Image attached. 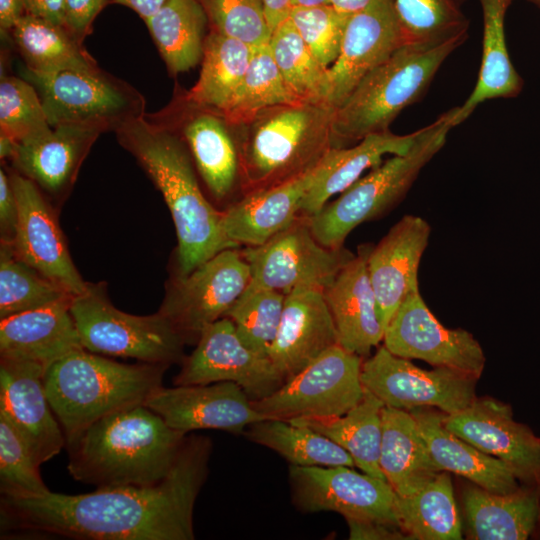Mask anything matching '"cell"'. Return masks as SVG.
I'll return each instance as SVG.
<instances>
[{
	"mask_svg": "<svg viewBox=\"0 0 540 540\" xmlns=\"http://www.w3.org/2000/svg\"><path fill=\"white\" fill-rule=\"evenodd\" d=\"M209 438L186 437L166 478L150 486L69 495H1V529L89 540H193V511L206 480Z\"/></svg>",
	"mask_w": 540,
	"mask_h": 540,
	"instance_id": "6da1fadb",
	"label": "cell"
},
{
	"mask_svg": "<svg viewBox=\"0 0 540 540\" xmlns=\"http://www.w3.org/2000/svg\"><path fill=\"white\" fill-rule=\"evenodd\" d=\"M120 144L162 193L176 229L177 275H185L219 252L237 248L224 234L222 212L202 193L184 139L144 115L116 129Z\"/></svg>",
	"mask_w": 540,
	"mask_h": 540,
	"instance_id": "7a4b0ae2",
	"label": "cell"
},
{
	"mask_svg": "<svg viewBox=\"0 0 540 540\" xmlns=\"http://www.w3.org/2000/svg\"><path fill=\"white\" fill-rule=\"evenodd\" d=\"M187 434L145 404L105 416L67 445L74 480L96 489L150 486L173 469Z\"/></svg>",
	"mask_w": 540,
	"mask_h": 540,
	"instance_id": "3957f363",
	"label": "cell"
},
{
	"mask_svg": "<svg viewBox=\"0 0 540 540\" xmlns=\"http://www.w3.org/2000/svg\"><path fill=\"white\" fill-rule=\"evenodd\" d=\"M334 108L324 102L275 105L231 126L244 194L272 187L313 169L333 148Z\"/></svg>",
	"mask_w": 540,
	"mask_h": 540,
	"instance_id": "277c9868",
	"label": "cell"
},
{
	"mask_svg": "<svg viewBox=\"0 0 540 540\" xmlns=\"http://www.w3.org/2000/svg\"><path fill=\"white\" fill-rule=\"evenodd\" d=\"M168 367L147 362L124 364L85 349L49 365L44 386L66 446L99 419L145 404L162 386Z\"/></svg>",
	"mask_w": 540,
	"mask_h": 540,
	"instance_id": "5b68a950",
	"label": "cell"
},
{
	"mask_svg": "<svg viewBox=\"0 0 540 540\" xmlns=\"http://www.w3.org/2000/svg\"><path fill=\"white\" fill-rule=\"evenodd\" d=\"M467 32L407 43L369 72L334 110L333 148L352 146L368 135L389 131L402 110L418 100L445 59Z\"/></svg>",
	"mask_w": 540,
	"mask_h": 540,
	"instance_id": "8992f818",
	"label": "cell"
},
{
	"mask_svg": "<svg viewBox=\"0 0 540 540\" xmlns=\"http://www.w3.org/2000/svg\"><path fill=\"white\" fill-rule=\"evenodd\" d=\"M457 107L417 131L410 149L392 155L360 177L317 214L308 216L318 242L329 248L342 247L346 237L359 225L382 217L408 193L423 167L441 150L449 131L455 127Z\"/></svg>",
	"mask_w": 540,
	"mask_h": 540,
	"instance_id": "52a82bcc",
	"label": "cell"
},
{
	"mask_svg": "<svg viewBox=\"0 0 540 540\" xmlns=\"http://www.w3.org/2000/svg\"><path fill=\"white\" fill-rule=\"evenodd\" d=\"M70 310L89 352L167 366L185 358L186 340L166 317L159 311L148 316L121 311L102 283H88L72 298Z\"/></svg>",
	"mask_w": 540,
	"mask_h": 540,
	"instance_id": "ba28073f",
	"label": "cell"
},
{
	"mask_svg": "<svg viewBox=\"0 0 540 540\" xmlns=\"http://www.w3.org/2000/svg\"><path fill=\"white\" fill-rule=\"evenodd\" d=\"M22 75L35 87L51 127L80 125L116 131L144 115L142 95L97 66L50 72L25 67Z\"/></svg>",
	"mask_w": 540,
	"mask_h": 540,
	"instance_id": "9c48e42d",
	"label": "cell"
},
{
	"mask_svg": "<svg viewBox=\"0 0 540 540\" xmlns=\"http://www.w3.org/2000/svg\"><path fill=\"white\" fill-rule=\"evenodd\" d=\"M362 357L337 344L275 392L252 401L265 418H330L345 414L364 396Z\"/></svg>",
	"mask_w": 540,
	"mask_h": 540,
	"instance_id": "30bf717a",
	"label": "cell"
},
{
	"mask_svg": "<svg viewBox=\"0 0 540 540\" xmlns=\"http://www.w3.org/2000/svg\"><path fill=\"white\" fill-rule=\"evenodd\" d=\"M241 254L250 267L251 285L285 295L299 287L324 289L355 256L344 246L329 248L318 242L302 214L264 244L245 247Z\"/></svg>",
	"mask_w": 540,
	"mask_h": 540,
	"instance_id": "8fae6325",
	"label": "cell"
},
{
	"mask_svg": "<svg viewBox=\"0 0 540 540\" xmlns=\"http://www.w3.org/2000/svg\"><path fill=\"white\" fill-rule=\"evenodd\" d=\"M250 281V267L241 252L225 249L188 274H176L159 312L187 344H196L202 330L224 317Z\"/></svg>",
	"mask_w": 540,
	"mask_h": 540,
	"instance_id": "7c38bea8",
	"label": "cell"
},
{
	"mask_svg": "<svg viewBox=\"0 0 540 540\" xmlns=\"http://www.w3.org/2000/svg\"><path fill=\"white\" fill-rule=\"evenodd\" d=\"M479 378L449 367L425 370L392 354L384 345L362 363L364 388L387 407L410 411L432 407L446 414L466 408Z\"/></svg>",
	"mask_w": 540,
	"mask_h": 540,
	"instance_id": "4fadbf2b",
	"label": "cell"
},
{
	"mask_svg": "<svg viewBox=\"0 0 540 540\" xmlns=\"http://www.w3.org/2000/svg\"><path fill=\"white\" fill-rule=\"evenodd\" d=\"M348 466H289L292 502L304 513L331 511L346 519L399 525L396 493L385 480Z\"/></svg>",
	"mask_w": 540,
	"mask_h": 540,
	"instance_id": "5bb4252c",
	"label": "cell"
},
{
	"mask_svg": "<svg viewBox=\"0 0 540 540\" xmlns=\"http://www.w3.org/2000/svg\"><path fill=\"white\" fill-rule=\"evenodd\" d=\"M181 364L174 385L229 381L239 385L252 401L269 396L285 382L269 357L244 344L227 317L202 330L196 348Z\"/></svg>",
	"mask_w": 540,
	"mask_h": 540,
	"instance_id": "9a60e30c",
	"label": "cell"
},
{
	"mask_svg": "<svg viewBox=\"0 0 540 540\" xmlns=\"http://www.w3.org/2000/svg\"><path fill=\"white\" fill-rule=\"evenodd\" d=\"M383 345L394 355L423 360L434 367L460 370L479 378L486 358L474 336L462 328L443 326L419 290L398 307L385 328Z\"/></svg>",
	"mask_w": 540,
	"mask_h": 540,
	"instance_id": "2e32d148",
	"label": "cell"
},
{
	"mask_svg": "<svg viewBox=\"0 0 540 540\" xmlns=\"http://www.w3.org/2000/svg\"><path fill=\"white\" fill-rule=\"evenodd\" d=\"M18 203V224L11 243L17 256L73 296L88 286L75 267L56 213L40 188L17 171L9 173Z\"/></svg>",
	"mask_w": 540,
	"mask_h": 540,
	"instance_id": "e0dca14e",
	"label": "cell"
},
{
	"mask_svg": "<svg viewBox=\"0 0 540 540\" xmlns=\"http://www.w3.org/2000/svg\"><path fill=\"white\" fill-rule=\"evenodd\" d=\"M407 43L394 0H373L351 14L340 53L329 67L327 103L337 108L369 72Z\"/></svg>",
	"mask_w": 540,
	"mask_h": 540,
	"instance_id": "ac0fdd59",
	"label": "cell"
},
{
	"mask_svg": "<svg viewBox=\"0 0 540 540\" xmlns=\"http://www.w3.org/2000/svg\"><path fill=\"white\" fill-rule=\"evenodd\" d=\"M145 405L184 434L201 429L243 434L249 425L265 419L244 390L229 381L172 388L162 385Z\"/></svg>",
	"mask_w": 540,
	"mask_h": 540,
	"instance_id": "d6986e66",
	"label": "cell"
},
{
	"mask_svg": "<svg viewBox=\"0 0 540 540\" xmlns=\"http://www.w3.org/2000/svg\"><path fill=\"white\" fill-rule=\"evenodd\" d=\"M45 370L32 361L0 360V412L23 437L39 466L66 445L63 429L46 394Z\"/></svg>",
	"mask_w": 540,
	"mask_h": 540,
	"instance_id": "ffe728a7",
	"label": "cell"
},
{
	"mask_svg": "<svg viewBox=\"0 0 540 540\" xmlns=\"http://www.w3.org/2000/svg\"><path fill=\"white\" fill-rule=\"evenodd\" d=\"M444 425L480 451L506 463L518 478L540 472V440L513 419L511 407L491 397L475 398L466 408L445 414Z\"/></svg>",
	"mask_w": 540,
	"mask_h": 540,
	"instance_id": "44dd1931",
	"label": "cell"
},
{
	"mask_svg": "<svg viewBox=\"0 0 540 540\" xmlns=\"http://www.w3.org/2000/svg\"><path fill=\"white\" fill-rule=\"evenodd\" d=\"M430 234L426 220L405 215L372 246L368 271L385 328L400 304L419 290L418 269Z\"/></svg>",
	"mask_w": 540,
	"mask_h": 540,
	"instance_id": "7402d4cb",
	"label": "cell"
},
{
	"mask_svg": "<svg viewBox=\"0 0 540 540\" xmlns=\"http://www.w3.org/2000/svg\"><path fill=\"white\" fill-rule=\"evenodd\" d=\"M337 344L323 289L299 287L285 295L279 329L268 354L285 381Z\"/></svg>",
	"mask_w": 540,
	"mask_h": 540,
	"instance_id": "603a6c76",
	"label": "cell"
},
{
	"mask_svg": "<svg viewBox=\"0 0 540 540\" xmlns=\"http://www.w3.org/2000/svg\"><path fill=\"white\" fill-rule=\"evenodd\" d=\"M372 246H359L354 258L323 289L339 345L362 358L383 342L385 332L368 271Z\"/></svg>",
	"mask_w": 540,
	"mask_h": 540,
	"instance_id": "cb8c5ba5",
	"label": "cell"
},
{
	"mask_svg": "<svg viewBox=\"0 0 540 540\" xmlns=\"http://www.w3.org/2000/svg\"><path fill=\"white\" fill-rule=\"evenodd\" d=\"M102 131L62 125L17 143L11 162L15 171L51 196H65L87 153Z\"/></svg>",
	"mask_w": 540,
	"mask_h": 540,
	"instance_id": "d4e9b609",
	"label": "cell"
},
{
	"mask_svg": "<svg viewBox=\"0 0 540 540\" xmlns=\"http://www.w3.org/2000/svg\"><path fill=\"white\" fill-rule=\"evenodd\" d=\"M72 298L0 319L1 358L32 361L47 368L84 349L70 310Z\"/></svg>",
	"mask_w": 540,
	"mask_h": 540,
	"instance_id": "484cf974",
	"label": "cell"
},
{
	"mask_svg": "<svg viewBox=\"0 0 540 540\" xmlns=\"http://www.w3.org/2000/svg\"><path fill=\"white\" fill-rule=\"evenodd\" d=\"M316 168L284 183L244 194L222 211L225 236L237 246H259L288 227L300 214Z\"/></svg>",
	"mask_w": 540,
	"mask_h": 540,
	"instance_id": "4316f807",
	"label": "cell"
},
{
	"mask_svg": "<svg viewBox=\"0 0 540 540\" xmlns=\"http://www.w3.org/2000/svg\"><path fill=\"white\" fill-rule=\"evenodd\" d=\"M409 412L415 418L431 458L440 471L462 476L494 493L507 494L519 489L518 477L512 468L445 427L446 413L432 407H417Z\"/></svg>",
	"mask_w": 540,
	"mask_h": 540,
	"instance_id": "83f0119b",
	"label": "cell"
},
{
	"mask_svg": "<svg viewBox=\"0 0 540 540\" xmlns=\"http://www.w3.org/2000/svg\"><path fill=\"white\" fill-rule=\"evenodd\" d=\"M417 131L407 135H396L386 131L366 136L358 143L331 148L316 167L314 181L306 193L300 214H317L328 200L345 191L369 168L382 162L384 155L406 153L412 146Z\"/></svg>",
	"mask_w": 540,
	"mask_h": 540,
	"instance_id": "f1b7e54d",
	"label": "cell"
},
{
	"mask_svg": "<svg viewBox=\"0 0 540 540\" xmlns=\"http://www.w3.org/2000/svg\"><path fill=\"white\" fill-rule=\"evenodd\" d=\"M188 104V103H186ZM182 138L211 195L227 199L240 187L238 147L231 125L219 113L188 104Z\"/></svg>",
	"mask_w": 540,
	"mask_h": 540,
	"instance_id": "f546056e",
	"label": "cell"
},
{
	"mask_svg": "<svg viewBox=\"0 0 540 540\" xmlns=\"http://www.w3.org/2000/svg\"><path fill=\"white\" fill-rule=\"evenodd\" d=\"M380 468L399 496L416 493L439 472L409 411L384 406Z\"/></svg>",
	"mask_w": 540,
	"mask_h": 540,
	"instance_id": "4dcf8cb0",
	"label": "cell"
},
{
	"mask_svg": "<svg viewBox=\"0 0 540 540\" xmlns=\"http://www.w3.org/2000/svg\"><path fill=\"white\" fill-rule=\"evenodd\" d=\"M463 506L469 535L476 540H525L539 516L537 496L521 489L499 494L471 484L463 492Z\"/></svg>",
	"mask_w": 540,
	"mask_h": 540,
	"instance_id": "1f68e13d",
	"label": "cell"
},
{
	"mask_svg": "<svg viewBox=\"0 0 540 540\" xmlns=\"http://www.w3.org/2000/svg\"><path fill=\"white\" fill-rule=\"evenodd\" d=\"M253 47L214 29L204 41L202 67L185 102L224 116L231 107L248 69Z\"/></svg>",
	"mask_w": 540,
	"mask_h": 540,
	"instance_id": "d6a6232c",
	"label": "cell"
},
{
	"mask_svg": "<svg viewBox=\"0 0 540 540\" xmlns=\"http://www.w3.org/2000/svg\"><path fill=\"white\" fill-rule=\"evenodd\" d=\"M513 0H480L483 10V51L476 85L457 107L455 126L466 120L486 100L514 97L521 91L522 80L508 55L505 39V15Z\"/></svg>",
	"mask_w": 540,
	"mask_h": 540,
	"instance_id": "836d02e7",
	"label": "cell"
},
{
	"mask_svg": "<svg viewBox=\"0 0 540 540\" xmlns=\"http://www.w3.org/2000/svg\"><path fill=\"white\" fill-rule=\"evenodd\" d=\"M383 402L365 389L361 401L341 416L288 420L307 426L346 450L355 466L373 477L385 480L380 468Z\"/></svg>",
	"mask_w": 540,
	"mask_h": 540,
	"instance_id": "e575fe53",
	"label": "cell"
},
{
	"mask_svg": "<svg viewBox=\"0 0 540 540\" xmlns=\"http://www.w3.org/2000/svg\"><path fill=\"white\" fill-rule=\"evenodd\" d=\"M207 22L198 0H168L145 21L171 74L186 72L202 60Z\"/></svg>",
	"mask_w": 540,
	"mask_h": 540,
	"instance_id": "d590c367",
	"label": "cell"
},
{
	"mask_svg": "<svg viewBox=\"0 0 540 540\" xmlns=\"http://www.w3.org/2000/svg\"><path fill=\"white\" fill-rule=\"evenodd\" d=\"M401 529L416 540L462 539V524L449 472H439L416 493L396 494Z\"/></svg>",
	"mask_w": 540,
	"mask_h": 540,
	"instance_id": "8d00e7d4",
	"label": "cell"
},
{
	"mask_svg": "<svg viewBox=\"0 0 540 540\" xmlns=\"http://www.w3.org/2000/svg\"><path fill=\"white\" fill-rule=\"evenodd\" d=\"M249 441L265 446L296 466H348L355 463L350 454L328 437L287 420L265 418L243 432Z\"/></svg>",
	"mask_w": 540,
	"mask_h": 540,
	"instance_id": "74e56055",
	"label": "cell"
},
{
	"mask_svg": "<svg viewBox=\"0 0 540 540\" xmlns=\"http://www.w3.org/2000/svg\"><path fill=\"white\" fill-rule=\"evenodd\" d=\"M10 32L30 70L50 72L97 66L81 41L62 26L26 13Z\"/></svg>",
	"mask_w": 540,
	"mask_h": 540,
	"instance_id": "f35d334b",
	"label": "cell"
},
{
	"mask_svg": "<svg viewBox=\"0 0 540 540\" xmlns=\"http://www.w3.org/2000/svg\"><path fill=\"white\" fill-rule=\"evenodd\" d=\"M268 45L284 81L300 101L327 103L329 68L310 51L289 18L272 31Z\"/></svg>",
	"mask_w": 540,
	"mask_h": 540,
	"instance_id": "ab89813d",
	"label": "cell"
},
{
	"mask_svg": "<svg viewBox=\"0 0 540 540\" xmlns=\"http://www.w3.org/2000/svg\"><path fill=\"white\" fill-rule=\"evenodd\" d=\"M74 297L20 259L11 243L0 246V319Z\"/></svg>",
	"mask_w": 540,
	"mask_h": 540,
	"instance_id": "60d3db41",
	"label": "cell"
},
{
	"mask_svg": "<svg viewBox=\"0 0 540 540\" xmlns=\"http://www.w3.org/2000/svg\"><path fill=\"white\" fill-rule=\"evenodd\" d=\"M298 101L284 81L269 45H261L253 47L244 79L223 117L231 126H238L265 108Z\"/></svg>",
	"mask_w": 540,
	"mask_h": 540,
	"instance_id": "b9f144b4",
	"label": "cell"
},
{
	"mask_svg": "<svg viewBox=\"0 0 540 540\" xmlns=\"http://www.w3.org/2000/svg\"><path fill=\"white\" fill-rule=\"evenodd\" d=\"M285 294L249 285L226 312L237 334L254 352L269 357V350L277 335Z\"/></svg>",
	"mask_w": 540,
	"mask_h": 540,
	"instance_id": "7bdbcfd3",
	"label": "cell"
},
{
	"mask_svg": "<svg viewBox=\"0 0 540 540\" xmlns=\"http://www.w3.org/2000/svg\"><path fill=\"white\" fill-rule=\"evenodd\" d=\"M408 43L467 32L468 21L455 0H394Z\"/></svg>",
	"mask_w": 540,
	"mask_h": 540,
	"instance_id": "ee69618b",
	"label": "cell"
},
{
	"mask_svg": "<svg viewBox=\"0 0 540 540\" xmlns=\"http://www.w3.org/2000/svg\"><path fill=\"white\" fill-rule=\"evenodd\" d=\"M51 128L35 87L15 76L0 80V132L15 142Z\"/></svg>",
	"mask_w": 540,
	"mask_h": 540,
	"instance_id": "f6af8a7d",
	"label": "cell"
},
{
	"mask_svg": "<svg viewBox=\"0 0 540 540\" xmlns=\"http://www.w3.org/2000/svg\"><path fill=\"white\" fill-rule=\"evenodd\" d=\"M0 491L1 495H40L50 489L39 473L23 437L6 415L0 412Z\"/></svg>",
	"mask_w": 540,
	"mask_h": 540,
	"instance_id": "bcb514c9",
	"label": "cell"
},
{
	"mask_svg": "<svg viewBox=\"0 0 540 540\" xmlns=\"http://www.w3.org/2000/svg\"><path fill=\"white\" fill-rule=\"evenodd\" d=\"M211 29L251 47L269 43V27L262 0H198Z\"/></svg>",
	"mask_w": 540,
	"mask_h": 540,
	"instance_id": "7dc6e473",
	"label": "cell"
},
{
	"mask_svg": "<svg viewBox=\"0 0 540 540\" xmlns=\"http://www.w3.org/2000/svg\"><path fill=\"white\" fill-rule=\"evenodd\" d=\"M350 15L327 4L293 7L289 19L318 61L329 68L340 53Z\"/></svg>",
	"mask_w": 540,
	"mask_h": 540,
	"instance_id": "c3c4849f",
	"label": "cell"
},
{
	"mask_svg": "<svg viewBox=\"0 0 540 540\" xmlns=\"http://www.w3.org/2000/svg\"><path fill=\"white\" fill-rule=\"evenodd\" d=\"M108 0H64L65 28L82 41Z\"/></svg>",
	"mask_w": 540,
	"mask_h": 540,
	"instance_id": "681fc988",
	"label": "cell"
},
{
	"mask_svg": "<svg viewBox=\"0 0 540 540\" xmlns=\"http://www.w3.org/2000/svg\"><path fill=\"white\" fill-rule=\"evenodd\" d=\"M18 203L9 173L0 169V233L1 242L12 243L18 224Z\"/></svg>",
	"mask_w": 540,
	"mask_h": 540,
	"instance_id": "f907efd6",
	"label": "cell"
},
{
	"mask_svg": "<svg viewBox=\"0 0 540 540\" xmlns=\"http://www.w3.org/2000/svg\"><path fill=\"white\" fill-rule=\"evenodd\" d=\"M351 540L411 539L400 526L376 520L346 519Z\"/></svg>",
	"mask_w": 540,
	"mask_h": 540,
	"instance_id": "816d5d0a",
	"label": "cell"
},
{
	"mask_svg": "<svg viewBox=\"0 0 540 540\" xmlns=\"http://www.w3.org/2000/svg\"><path fill=\"white\" fill-rule=\"evenodd\" d=\"M27 14L65 28L64 0H22Z\"/></svg>",
	"mask_w": 540,
	"mask_h": 540,
	"instance_id": "f5cc1de1",
	"label": "cell"
},
{
	"mask_svg": "<svg viewBox=\"0 0 540 540\" xmlns=\"http://www.w3.org/2000/svg\"><path fill=\"white\" fill-rule=\"evenodd\" d=\"M24 14L26 11L22 0H0L1 31H11Z\"/></svg>",
	"mask_w": 540,
	"mask_h": 540,
	"instance_id": "db71d44e",
	"label": "cell"
},
{
	"mask_svg": "<svg viewBox=\"0 0 540 540\" xmlns=\"http://www.w3.org/2000/svg\"><path fill=\"white\" fill-rule=\"evenodd\" d=\"M271 31L289 18L293 8L292 0H262Z\"/></svg>",
	"mask_w": 540,
	"mask_h": 540,
	"instance_id": "11a10c76",
	"label": "cell"
},
{
	"mask_svg": "<svg viewBox=\"0 0 540 540\" xmlns=\"http://www.w3.org/2000/svg\"><path fill=\"white\" fill-rule=\"evenodd\" d=\"M134 10L144 21L153 16L168 0H113Z\"/></svg>",
	"mask_w": 540,
	"mask_h": 540,
	"instance_id": "9f6ffc18",
	"label": "cell"
},
{
	"mask_svg": "<svg viewBox=\"0 0 540 540\" xmlns=\"http://www.w3.org/2000/svg\"><path fill=\"white\" fill-rule=\"evenodd\" d=\"M373 0H330V4L338 11L353 14L365 8Z\"/></svg>",
	"mask_w": 540,
	"mask_h": 540,
	"instance_id": "6f0895ef",
	"label": "cell"
},
{
	"mask_svg": "<svg viewBox=\"0 0 540 540\" xmlns=\"http://www.w3.org/2000/svg\"><path fill=\"white\" fill-rule=\"evenodd\" d=\"M17 142L4 133L0 132V157L10 159L13 157Z\"/></svg>",
	"mask_w": 540,
	"mask_h": 540,
	"instance_id": "680465c9",
	"label": "cell"
},
{
	"mask_svg": "<svg viewBox=\"0 0 540 540\" xmlns=\"http://www.w3.org/2000/svg\"><path fill=\"white\" fill-rule=\"evenodd\" d=\"M293 7H311L330 4V0H292Z\"/></svg>",
	"mask_w": 540,
	"mask_h": 540,
	"instance_id": "91938a15",
	"label": "cell"
},
{
	"mask_svg": "<svg viewBox=\"0 0 540 540\" xmlns=\"http://www.w3.org/2000/svg\"><path fill=\"white\" fill-rule=\"evenodd\" d=\"M531 1L540 6V0H531Z\"/></svg>",
	"mask_w": 540,
	"mask_h": 540,
	"instance_id": "94428289",
	"label": "cell"
}]
</instances>
